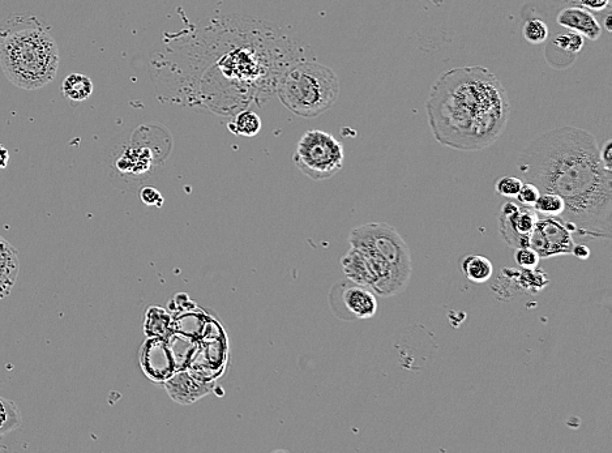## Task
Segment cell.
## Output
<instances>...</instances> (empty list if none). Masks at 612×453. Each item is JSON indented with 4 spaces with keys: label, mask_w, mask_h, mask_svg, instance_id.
I'll return each mask as SVG.
<instances>
[{
    "label": "cell",
    "mask_w": 612,
    "mask_h": 453,
    "mask_svg": "<svg viewBox=\"0 0 612 453\" xmlns=\"http://www.w3.org/2000/svg\"><path fill=\"white\" fill-rule=\"evenodd\" d=\"M522 181L563 199L562 220L573 234L612 238V172L599 158L596 136L560 127L534 138L517 158Z\"/></svg>",
    "instance_id": "obj_1"
},
{
    "label": "cell",
    "mask_w": 612,
    "mask_h": 453,
    "mask_svg": "<svg viewBox=\"0 0 612 453\" xmlns=\"http://www.w3.org/2000/svg\"><path fill=\"white\" fill-rule=\"evenodd\" d=\"M432 135L462 152L491 147L508 125L511 105L498 76L482 66L445 71L426 102Z\"/></svg>",
    "instance_id": "obj_2"
},
{
    "label": "cell",
    "mask_w": 612,
    "mask_h": 453,
    "mask_svg": "<svg viewBox=\"0 0 612 453\" xmlns=\"http://www.w3.org/2000/svg\"><path fill=\"white\" fill-rule=\"evenodd\" d=\"M59 62L57 42L37 17H12L0 31V67L15 87L45 88L57 76Z\"/></svg>",
    "instance_id": "obj_3"
},
{
    "label": "cell",
    "mask_w": 612,
    "mask_h": 453,
    "mask_svg": "<svg viewBox=\"0 0 612 453\" xmlns=\"http://www.w3.org/2000/svg\"><path fill=\"white\" fill-rule=\"evenodd\" d=\"M349 242L365 255L376 296L404 292L412 277V251L393 226L385 222L359 225L350 233Z\"/></svg>",
    "instance_id": "obj_4"
},
{
    "label": "cell",
    "mask_w": 612,
    "mask_h": 453,
    "mask_svg": "<svg viewBox=\"0 0 612 453\" xmlns=\"http://www.w3.org/2000/svg\"><path fill=\"white\" fill-rule=\"evenodd\" d=\"M276 92L281 104L291 113L315 118L336 104L340 97V81L332 68L297 59L281 72Z\"/></svg>",
    "instance_id": "obj_5"
},
{
    "label": "cell",
    "mask_w": 612,
    "mask_h": 453,
    "mask_svg": "<svg viewBox=\"0 0 612 453\" xmlns=\"http://www.w3.org/2000/svg\"><path fill=\"white\" fill-rule=\"evenodd\" d=\"M293 160L312 181H325L344 168V145L328 132L310 130L299 139Z\"/></svg>",
    "instance_id": "obj_6"
},
{
    "label": "cell",
    "mask_w": 612,
    "mask_h": 453,
    "mask_svg": "<svg viewBox=\"0 0 612 453\" xmlns=\"http://www.w3.org/2000/svg\"><path fill=\"white\" fill-rule=\"evenodd\" d=\"M575 245L573 233L567 225L562 220L546 216H539L528 242V246L536 250L541 259L572 255Z\"/></svg>",
    "instance_id": "obj_7"
},
{
    "label": "cell",
    "mask_w": 612,
    "mask_h": 453,
    "mask_svg": "<svg viewBox=\"0 0 612 453\" xmlns=\"http://www.w3.org/2000/svg\"><path fill=\"white\" fill-rule=\"evenodd\" d=\"M539 215L533 207L515 202H507L502 205L499 213L500 234L513 249L528 246L529 235L536 226Z\"/></svg>",
    "instance_id": "obj_8"
},
{
    "label": "cell",
    "mask_w": 612,
    "mask_h": 453,
    "mask_svg": "<svg viewBox=\"0 0 612 453\" xmlns=\"http://www.w3.org/2000/svg\"><path fill=\"white\" fill-rule=\"evenodd\" d=\"M556 21L560 27L580 34L586 40L597 41L602 36V25L592 11L581 6H569L559 12Z\"/></svg>",
    "instance_id": "obj_9"
},
{
    "label": "cell",
    "mask_w": 612,
    "mask_h": 453,
    "mask_svg": "<svg viewBox=\"0 0 612 453\" xmlns=\"http://www.w3.org/2000/svg\"><path fill=\"white\" fill-rule=\"evenodd\" d=\"M212 388V384L201 383L187 373H179L166 383L171 399L184 405L196 403L201 397L208 395Z\"/></svg>",
    "instance_id": "obj_10"
},
{
    "label": "cell",
    "mask_w": 612,
    "mask_h": 453,
    "mask_svg": "<svg viewBox=\"0 0 612 453\" xmlns=\"http://www.w3.org/2000/svg\"><path fill=\"white\" fill-rule=\"evenodd\" d=\"M345 309L357 319H370L378 313V298L372 290L365 286H349L342 293Z\"/></svg>",
    "instance_id": "obj_11"
},
{
    "label": "cell",
    "mask_w": 612,
    "mask_h": 453,
    "mask_svg": "<svg viewBox=\"0 0 612 453\" xmlns=\"http://www.w3.org/2000/svg\"><path fill=\"white\" fill-rule=\"evenodd\" d=\"M20 271L19 251L0 237V301L10 296Z\"/></svg>",
    "instance_id": "obj_12"
},
{
    "label": "cell",
    "mask_w": 612,
    "mask_h": 453,
    "mask_svg": "<svg viewBox=\"0 0 612 453\" xmlns=\"http://www.w3.org/2000/svg\"><path fill=\"white\" fill-rule=\"evenodd\" d=\"M461 271L473 284H486L494 275V266L483 255H469L462 260Z\"/></svg>",
    "instance_id": "obj_13"
},
{
    "label": "cell",
    "mask_w": 612,
    "mask_h": 453,
    "mask_svg": "<svg viewBox=\"0 0 612 453\" xmlns=\"http://www.w3.org/2000/svg\"><path fill=\"white\" fill-rule=\"evenodd\" d=\"M94 85L91 78L83 74L68 75L62 83V93L67 100L74 102L87 101L92 96Z\"/></svg>",
    "instance_id": "obj_14"
},
{
    "label": "cell",
    "mask_w": 612,
    "mask_h": 453,
    "mask_svg": "<svg viewBox=\"0 0 612 453\" xmlns=\"http://www.w3.org/2000/svg\"><path fill=\"white\" fill-rule=\"evenodd\" d=\"M231 134L254 138L261 130V119L255 111L241 110L233 122L228 125Z\"/></svg>",
    "instance_id": "obj_15"
},
{
    "label": "cell",
    "mask_w": 612,
    "mask_h": 453,
    "mask_svg": "<svg viewBox=\"0 0 612 453\" xmlns=\"http://www.w3.org/2000/svg\"><path fill=\"white\" fill-rule=\"evenodd\" d=\"M21 425V413L14 401L0 396V438Z\"/></svg>",
    "instance_id": "obj_16"
},
{
    "label": "cell",
    "mask_w": 612,
    "mask_h": 453,
    "mask_svg": "<svg viewBox=\"0 0 612 453\" xmlns=\"http://www.w3.org/2000/svg\"><path fill=\"white\" fill-rule=\"evenodd\" d=\"M533 208L539 216L555 217V219H560L566 205H564L563 199L560 198L559 195L551 194V192H541V195H539V198L537 199L536 204L533 205Z\"/></svg>",
    "instance_id": "obj_17"
},
{
    "label": "cell",
    "mask_w": 612,
    "mask_h": 453,
    "mask_svg": "<svg viewBox=\"0 0 612 453\" xmlns=\"http://www.w3.org/2000/svg\"><path fill=\"white\" fill-rule=\"evenodd\" d=\"M522 34H524V38L529 44L541 45L549 40L550 29L545 21L533 17V19L526 21L524 27H522Z\"/></svg>",
    "instance_id": "obj_18"
},
{
    "label": "cell",
    "mask_w": 612,
    "mask_h": 453,
    "mask_svg": "<svg viewBox=\"0 0 612 453\" xmlns=\"http://www.w3.org/2000/svg\"><path fill=\"white\" fill-rule=\"evenodd\" d=\"M554 45L558 47V49L564 51L569 55L579 54L582 49H584L585 41L584 37L580 36L575 32H567L558 34L555 37Z\"/></svg>",
    "instance_id": "obj_19"
},
{
    "label": "cell",
    "mask_w": 612,
    "mask_h": 453,
    "mask_svg": "<svg viewBox=\"0 0 612 453\" xmlns=\"http://www.w3.org/2000/svg\"><path fill=\"white\" fill-rule=\"evenodd\" d=\"M522 179L516 177H503L498 179L495 183V191L496 194L503 196V198H516L517 194H519Z\"/></svg>",
    "instance_id": "obj_20"
},
{
    "label": "cell",
    "mask_w": 612,
    "mask_h": 453,
    "mask_svg": "<svg viewBox=\"0 0 612 453\" xmlns=\"http://www.w3.org/2000/svg\"><path fill=\"white\" fill-rule=\"evenodd\" d=\"M515 260L520 268L525 269V271H533L538 267L541 258L532 247L524 246L516 249Z\"/></svg>",
    "instance_id": "obj_21"
},
{
    "label": "cell",
    "mask_w": 612,
    "mask_h": 453,
    "mask_svg": "<svg viewBox=\"0 0 612 453\" xmlns=\"http://www.w3.org/2000/svg\"><path fill=\"white\" fill-rule=\"evenodd\" d=\"M539 195H541V191L538 190L536 185L530 182H522L519 194L516 196L517 203L525 205V207H533Z\"/></svg>",
    "instance_id": "obj_22"
},
{
    "label": "cell",
    "mask_w": 612,
    "mask_h": 453,
    "mask_svg": "<svg viewBox=\"0 0 612 453\" xmlns=\"http://www.w3.org/2000/svg\"><path fill=\"white\" fill-rule=\"evenodd\" d=\"M140 198L145 204L156 205V207H160L162 202H164L160 192L153 187H144L143 190H141Z\"/></svg>",
    "instance_id": "obj_23"
},
{
    "label": "cell",
    "mask_w": 612,
    "mask_h": 453,
    "mask_svg": "<svg viewBox=\"0 0 612 453\" xmlns=\"http://www.w3.org/2000/svg\"><path fill=\"white\" fill-rule=\"evenodd\" d=\"M579 6L586 8V10L601 12L610 8L611 0H576Z\"/></svg>",
    "instance_id": "obj_24"
},
{
    "label": "cell",
    "mask_w": 612,
    "mask_h": 453,
    "mask_svg": "<svg viewBox=\"0 0 612 453\" xmlns=\"http://www.w3.org/2000/svg\"><path fill=\"white\" fill-rule=\"evenodd\" d=\"M599 158H601L602 165L605 166V169L612 172V140H606V143L603 144L602 149H599Z\"/></svg>",
    "instance_id": "obj_25"
},
{
    "label": "cell",
    "mask_w": 612,
    "mask_h": 453,
    "mask_svg": "<svg viewBox=\"0 0 612 453\" xmlns=\"http://www.w3.org/2000/svg\"><path fill=\"white\" fill-rule=\"evenodd\" d=\"M572 255L580 260H588L590 255H592V251H590L588 246L577 245L576 243L575 247H573Z\"/></svg>",
    "instance_id": "obj_26"
},
{
    "label": "cell",
    "mask_w": 612,
    "mask_h": 453,
    "mask_svg": "<svg viewBox=\"0 0 612 453\" xmlns=\"http://www.w3.org/2000/svg\"><path fill=\"white\" fill-rule=\"evenodd\" d=\"M8 164H10V152L0 144V169H6Z\"/></svg>",
    "instance_id": "obj_27"
},
{
    "label": "cell",
    "mask_w": 612,
    "mask_h": 453,
    "mask_svg": "<svg viewBox=\"0 0 612 453\" xmlns=\"http://www.w3.org/2000/svg\"><path fill=\"white\" fill-rule=\"evenodd\" d=\"M610 20H611V15H607L606 28H607V31H609V32H611V23H610Z\"/></svg>",
    "instance_id": "obj_28"
}]
</instances>
